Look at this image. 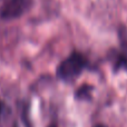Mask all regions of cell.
<instances>
[{
	"mask_svg": "<svg viewBox=\"0 0 127 127\" xmlns=\"http://www.w3.org/2000/svg\"><path fill=\"white\" fill-rule=\"evenodd\" d=\"M87 66L85 57L78 53H74L62 62L57 68V76L64 81H72L80 76Z\"/></svg>",
	"mask_w": 127,
	"mask_h": 127,
	"instance_id": "cell-1",
	"label": "cell"
},
{
	"mask_svg": "<svg viewBox=\"0 0 127 127\" xmlns=\"http://www.w3.org/2000/svg\"><path fill=\"white\" fill-rule=\"evenodd\" d=\"M32 6V0H7L0 7V18L12 20L21 17Z\"/></svg>",
	"mask_w": 127,
	"mask_h": 127,
	"instance_id": "cell-2",
	"label": "cell"
},
{
	"mask_svg": "<svg viewBox=\"0 0 127 127\" xmlns=\"http://www.w3.org/2000/svg\"><path fill=\"white\" fill-rule=\"evenodd\" d=\"M90 93V87L88 86H83L81 88H79L78 92H77V97L78 98H85V96L87 94Z\"/></svg>",
	"mask_w": 127,
	"mask_h": 127,
	"instance_id": "cell-3",
	"label": "cell"
},
{
	"mask_svg": "<svg viewBox=\"0 0 127 127\" xmlns=\"http://www.w3.org/2000/svg\"><path fill=\"white\" fill-rule=\"evenodd\" d=\"M94 127H107V126H105V125H103V124H98V125H95Z\"/></svg>",
	"mask_w": 127,
	"mask_h": 127,
	"instance_id": "cell-4",
	"label": "cell"
},
{
	"mask_svg": "<svg viewBox=\"0 0 127 127\" xmlns=\"http://www.w3.org/2000/svg\"><path fill=\"white\" fill-rule=\"evenodd\" d=\"M1 112H2V105H1V101H0V117H1Z\"/></svg>",
	"mask_w": 127,
	"mask_h": 127,
	"instance_id": "cell-5",
	"label": "cell"
},
{
	"mask_svg": "<svg viewBox=\"0 0 127 127\" xmlns=\"http://www.w3.org/2000/svg\"><path fill=\"white\" fill-rule=\"evenodd\" d=\"M48 127H56V126H54V125H51V126H48Z\"/></svg>",
	"mask_w": 127,
	"mask_h": 127,
	"instance_id": "cell-6",
	"label": "cell"
}]
</instances>
